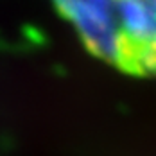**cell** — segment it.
<instances>
[{
	"mask_svg": "<svg viewBox=\"0 0 156 156\" xmlns=\"http://www.w3.org/2000/svg\"><path fill=\"white\" fill-rule=\"evenodd\" d=\"M56 4L95 56L133 74L115 0H56Z\"/></svg>",
	"mask_w": 156,
	"mask_h": 156,
	"instance_id": "obj_1",
	"label": "cell"
},
{
	"mask_svg": "<svg viewBox=\"0 0 156 156\" xmlns=\"http://www.w3.org/2000/svg\"><path fill=\"white\" fill-rule=\"evenodd\" d=\"M133 74H156V0H115Z\"/></svg>",
	"mask_w": 156,
	"mask_h": 156,
	"instance_id": "obj_2",
	"label": "cell"
}]
</instances>
